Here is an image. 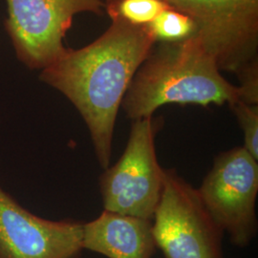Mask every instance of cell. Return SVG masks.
I'll use <instances>...</instances> for the list:
<instances>
[{
	"mask_svg": "<svg viewBox=\"0 0 258 258\" xmlns=\"http://www.w3.org/2000/svg\"><path fill=\"white\" fill-rule=\"evenodd\" d=\"M83 233L81 222L41 218L0 186V258H80Z\"/></svg>",
	"mask_w": 258,
	"mask_h": 258,
	"instance_id": "ba28073f",
	"label": "cell"
},
{
	"mask_svg": "<svg viewBox=\"0 0 258 258\" xmlns=\"http://www.w3.org/2000/svg\"><path fill=\"white\" fill-rule=\"evenodd\" d=\"M4 26L16 55L31 70H43L64 54L66 33L75 16H102L104 0H6Z\"/></svg>",
	"mask_w": 258,
	"mask_h": 258,
	"instance_id": "8992f818",
	"label": "cell"
},
{
	"mask_svg": "<svg viewBox=\"0 0 258 258\" xmlns=\"http://www.w3.org/2000/svg\"><path fill=\"white\" fill-rule=\"evenodd\" d=\"M230 107L244 134L243 148L258 160V104H248L237 101Z\"/></svg>",
	"mask_w": 258,
	"mask_h": 258,
	"instance_id": "7c38bea8",
	"label": "cell"
},
{
	"mask_svg": "<svg viewBox=\"0 0 258 258\" xmlns=\"http://www.w3.org/2000/svg\"><path fill=\"white\" fill-rule=\"evenodd\" d=\"M237 101L238 86L222 76L201 40L192 36L152 49L134 76L120 107L133 120L153 116L168 103L206 107L231 106Z\"/></svg>",
	"mask_w": 258,
	"mask_h": 258,
	"instance_id": "7a4b0ae2",
	"label": "cell"
},
{
	"mask_svg": "<svg viewBox=\"0 0 258 258\" xmlns=\"http://www.w3.org/2000/svg\"><path fill=\"white\" fill-rule=\"evenodd\" d=\"M105 1V5L107 4V3H110V2H112V1H114V0H104Z\"/></svg>",
	"mask_w": 258,
	"mask_h": 258,
	"instance_id": "4fadbf2b",
	"label": "cell"
},
{
	"mask_svg": "<svg viewBox=\"0 0 258 258\" xmlns=\"http://www.w3.org/2000/svg\"><path fill=\"white\" fill-rule=\"evenodd\" d=\"M163 125L161 117L132 120L122 155L100 177L104 211L152 221L164 184L165 169L158 162L155 148Z\"/></svg>",
	"mask_w": 258,
	"mask_h": 258,
	"instance_id": "3957f363",
	"label": "cell"
},
{
	"mask_svg": "<svg viewBox=\"0 0 258 258\" xmlns=\"http://www.w3.org/2000/svg\"><path fill=\"white\" fill-rule=\"evenodd\" d=\"M197 189L231 242L239 248L248 247L257 232V160L243 147L222 152Z\"/></svg>",
	"mask_w": 258,
	"mask_h": 258,
	"instance_id": "52a82bcc",
	"label": "cell"
},
{
	"mask_svg": "<svg viewBox=\"0 0 258 258\" xmlns=\"http://www.w3.org/2000/svg\"><path fill=\"white\" fill-rule=\"evenodd\" d=\"M169 6L162 0H114L105 5L109 18L118 17L133 25L146 26Z\"/></svg>",
	"mask_w": 258,
	"mask_h": 258,
	"instance_id": "8fae6325",
	"label": "cell"
},
{
	"mask_svg": "<svg viewBox=\"0 0 258 258\" xmlns=\"http://www.w3.org/2000/svg\"><path fill=\"white\" fill-rule=\"evenodd\" d=\"M156 248L165 258H224L223 235L198 189L168 168L152 218Z\"/></svg>",
	"mask_w": 258,
	"mask_h": 258,
	"instance_id": "277c9868",
	"label": "cell"
},
{
	"mask_svg": "<svg viewBox=\"0 0 258 258\" xmlns=\"http://www.w3.org/2000/svg\"><path fill=\"white\" fill-rule=\"evenodd\" d=\"M155 41L178 42L192 37L196 26L192 19L183 13L168 7L147 25Z\"/></svg>",
	"mask_w": 258,
	"mask_h": 258,
	"instance_id": "30bf717a",
	"label": "cell"
},
{
	"mask_svg": "<svg viewBox=\"0 0 258 258\" xmlns=\"http://www.w3.org/2000/svg\"><path fill=\"white\" fill-rule=\"evenodd\" d=\"M83 247L107 258H152L156 249L152 221L103 211L83 224Z\"/></svg>",
	"mask_w": 258,
	"mask_h": 258,
	"instance_id": "9c48e42d",
	"label": "cell"
},
{
	"mask_svg": "<svg viewBox=\"0 0 258 258\" xmlns=\"http://www.w3.org/2000/svg\"><path fill=\"white\" fill-rule=\"evenodd\" d=\"M192 19L220 71L238 77L258 64V0H162Z\"/></svg>",
	"mask_w": 258,
	"mask_h": 258,
	"instance_id": "5b68a950",
	"label": "cell"
},
{
	"mask_svg": "<svg viewBox=\"0 0 258 258\" xmlns=\"http://www.w3.org/2000/svg\"><path fill=\"white\" fill-rule=\"evenodd\" d=\"M110 19V26L101 37L81 49L67 48L39 76L80 112L102 169L109 167L114 129L124 95L156 42L147 25Z\"/></svg>",
	"mask_w": 258,
	"mask_h": 258,
	"instance_id": "6da1fadb",
	"label": "cell"
}]
</instances>
